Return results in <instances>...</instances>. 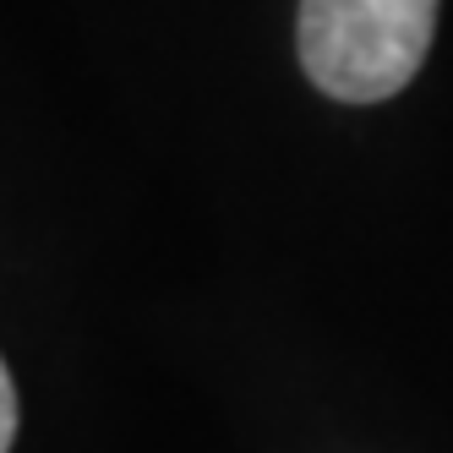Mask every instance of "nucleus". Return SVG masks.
I'll return each instance as SVG.
<instances>
[{"label": "nucleus", "mask_w": 453, "mask_h": 453, "mask_svg": "<svg viewBox=\"0 0 453 453\" xmlns=\"http://www.w3.org/2000/svg\"><path fill=\"white\" fill-rule=\"evenodd\" d=\"M437 0H301V66L344 104H377L420 72Z\"/></svg>", "instance_id": "1"}, {"label": "nucleus", "mask_w": 453, "mask_h": 453, "mask_svg": "<svg viewBox=\"0 0 453 453\" xmlns=\"http://www.w3.org/2000/svg\"><path fill=\"white\" fill-rule=\"evenodd\" d=\"M12 437H17V388H12L6 366H0V453L12 448Z\"/></svg>", "instance_id": "2"}]
</instances>
